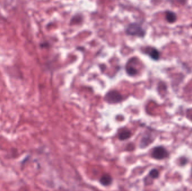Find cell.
<instances>
[{
    "label": "cell",
    "mask_w": 192,
    "mask_h": 191,
    "mask_svg": "<svg viewBox=\"0 0 192 191\" xmlns=\"http://www.w3.org/2000/svg\"><path fill=\"white\" fill-rule=\"evenodd\" d=\"M100 182L103 186H109L112 182V178L110 175L105 174L101 178Z\"/></svg>",
    "instance_id": "6"
},
{
    "label": "cell",
    "mask_w": 192,
    "mask_h": 191,
    "mask_svg": "<svg viewBox=\"0 0 192 191\" xmlns=\"http://www.w3.org/2000/svg\"><path fill=\"white\" fill-rule=\"evenodd\" d=\"M126 72L128 73V74L129 75H135L137 73V71L136 69L133 66H132L131 65H130L129 64H127V66L126 67Z\"/></svg>",
    "instance_id": "8"
},
{
    "label": "cell",
    "mask_w": 192,
    "mask_h": 191,
    "mask_svg": "<svg viewBox=\"0 0 192 191\" xmlns=\"http://www.w3.org/2000/svg\"><path fill=\"white\" fill-rule=\"evenodd\" d=\"M105 99L107 102L110 103H116L120 102L123 99V98L119 92L116 90H112L105 95Z\"/></svg>",
    "instance_id": "3"
},
{
    "label": "cell",
    "mask_w": 192,
    "mask_h": 191,
    "mask_svg": "<svg viewBox=\"0 0 192 191\" xmlns=\"http://www.w3.org/2000/svg\"><path fill=\"white\" fill-rule=\"evenodd\" d=\"M131 132L128 130H125L120 132L119 136V138L120 140H125L126 139H129L131 136Z\"/></svg>",
    "instance_id": "7"
},
{
    "label": "cell",
    "mask_w": 192,
    "mask_h": 191,
    "mask_svg": "<svg viewBox=\"0 0 192 191\" xmlns=\"http://www.w3.org/2000/svg\"><path fill=\"white\" fill-rule=\"evenodd\" d=\"M126 32L128 35L133 36H145V31L142 26L137 23H132L128 26L126 29Z\"/></svg>",
    "instance_id": "1"
},
{
    "label": "cell",
    "mask_w": 192,
    "mask_h": 191,
    "mask_svg": "<svg viewBox=\"0 0 192 191\" xmlns=\"http://www.w3.org/2000/svg\"><path fill=\"white\" fill-rule=\"evenodd\" d=\"M145 52L150 55V58L154 60H159L160 58V52L158 50L153 47H147L145 49Z\"/></svg>",
    "instance_id": "4"
},
{
    "label": "cell",
    "mask_w": 192,
    "mask_h": 191,
    "mask_svg": "<svg viewBox=\"0 0 192 191\" xmlns=\"http://www.w3.org/2000/svg\"><path fill=\"white\" fill-rule=\"evenodd\" d=\"M150 177L154 178V179L157 178L159 176V171L157 169H152L150 173Z\"/></svg>",
    "instance_id": "9"
},
{
    "label": "cell",
    "mask_w": 192,
    "mask_h": 191,
    "mask_svg": "<svg viewBox=\"0 0 192 191\" xmlns=\"http://www.w3.org/2000/svg\"><path fill=\"white\" fill-rule=\"evenodd\" d=\"M177 19L176 14L172 11H167L166 12V19L170 23L175 22Z\"/></svg>",
    "instance_id": "5"
},
{
    "label": "cell",
    "mask_w": 192,
    "mask_h": 191,
    "mask_svg": "<svg viewBox=\"0 0 192 191\" xmlns=\"http://www.w3.org/2000/svg\"><path fill=\"white\" fill-rule=\"evenodd\" d=\"M169 156V152L165 149L164 147L158 146L155 147L153 150L152 153V156L155 159L161 160L167 158Z\"/></svg>",
    "instance_id": "2"
}]
</instances>
